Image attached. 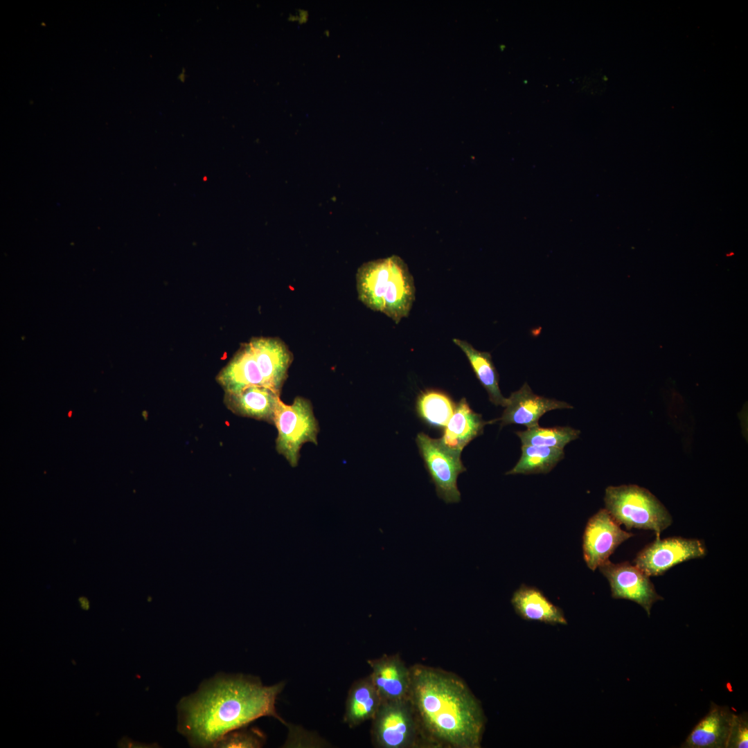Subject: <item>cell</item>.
Here are the masks:
<instances>
[{"instance_id": "7", "label": "cell", "mask_w": 748, "mask_h": 748, "mask_svg": "<svg viewBox=\"0 0 748 748\" xmlns=\"http://www.w3.org/2000/svg\"><path fill=\"white\" fill-rule=\"evenodd\" d=\"M274 425L278 431L276 449L292 467L298 465L302 445L310 442L317 445L319 431L310 401L301 396L292 404L280 401L276 410Z\"/></svg>"}, {"instance_id": "13", "label": "cell", "mask_w": 748, "mask_h": 748, "mask_svg": "<svg viewBox=\"0 0 748 748\" xmlns=\"http://www.w3.org/2000/svg\"><path fill=\"white\" fill-rule=\"evenodd\" d=\"M369 675L382 702L408 700L411 687V670L398 654L370 659Z\"/></svg>"}, {"instance_id": "9", "label": "cell", "mask_w": 748, "mask_h": 748, "mask_svg": "<svg viewBox=\"0 0 748 748\" xmlns=\"http://www.w3.org/2000/svg\"><path fill=\"white\" fill-rule=\"evenodd\" d=\"M706 554L704 542L697 539L673 537L656 540L639 552L634 565L648 576L664 574L681 562L703 558Z\"/></svg>"}, {"instance_id": "4", "label": "cell", "mask_w": 748, "mask_h": 748, "mask_svg": "<svg viewBox=\"0 0 748 748\" xmlns=\"http://www.w3.org/2000/svg\"><path fill=\"white\" fill-rule=\"evenodd\" d=\"M356 280L359 299L370 309L385 314L396 323L409 315L416 290L400 257L393 255L363 264Z\"/></svg>"}, {"instance_id": "1", "label": "cell", "mask_w": 748, "mask_h": 748, "mask_svg": "<svg viewBox=\"0 0 748 748\" xmlns=\"http://www.w3.org/2000/svg\"><path fill=\"white\" fill-rule=\"evenodd\" d=\"M284 686L242 675L218 676L180 702L178 729L193 746L214 747L229 732L261 717L284 722L276 709Z\"/></svg>"}, {"instance_id": "21", "label": "cell", "mask_w": 748, "mask_h": 748, "mask_svg": "<svg viewBox=\"0 0 748 748\" xmlns=\"http://www.w3.org/2000/svg\"><path fill=\"white\" fill-rule=\"evenodd\" d=\"M564 456L563 449L535 445H522V455L506 474H546L549 472Z\"/></svg>"}, {"instance_id": "2", "label": "cell", "mask_w": 748, "mask_h": 748, "mask_svg": "<svg viewBox=\"0 0 748 748\" xmlns=\"http://www.w3.org/2000/svg\"><path fill=\"white\" fill-rule=\"evenodd\" d=\"M409 700L429 747L479 748L481 705L456 675L423 664L410 667Z\"/></svg>"}, {"instance_id": "11", "label": "cell", "mask_w": 748, "mask_h": 748, "mask_svg": "<svg viewBox=\"0 0 748 748\" xmlns=\"http://www.w3.org/2000/svg\"><path fill=\"white\" fill-rule=\"evenodd\" d=\"M634 534L622 530L607 510L600 509L587 522L582 550L587 566L592 571L609 560V557L623 542Z\"/></svg>"}, {"instance_id": "15", "label": "cell", "mask_w": 748, "mask_h": 748, "mask_svg": "<svg viewBox=\"0 0 748 748\" xmlns=\"http://www.w3.org/2000/svg\"><path fill=\"white\" fill-rule=\"evenodd\" d=\"M734 713L711 702L708 714L691 731L681 747L726 748Z\"/></svg>"}, {"instance_id": "14", "label": "cell", "mask_w": 748, "mask_h": 748, "mask_svg": "<svg viewBox=\"0 0 748 748\" xmlns=\"http://www.w3.org/2000/svg\"><path fill=\"white\" fill-rule=\"evenodd\" d=\"M280 392L260 386H248L224 392V402L234 414L274 425Z\"/></svg>"}, {"instance_id": "10", "label": "cell", "mask_w": 748, "mask_h": 748, "mask_svg": "<svg viewBox=\"0 0 748 748\" xmlns=\"http://www.w3.org/2000/svg\"><path fill=\"white\" fill-rule=\"evenodd\" d=\"M598 568L609 583L612 598L638 603L648 616L653 604L664 600L655 591L650 576L635 565L627 562L614 564L607 560Z\"/></svg>"}, {"instance_id": "6", "label": "cell", "mask_w": 748, "mask_h": 748, "mask_svg": "<svg viewBox=\"0 0 748 748\" xmlns=\"http://www.w3.org/2000/svg\"><path fill=\"white\" fill-rule=\"evenodd\" d=\"M371 738L378 748L429 747L409 699L382 702L372 719Z\"/></svg>"}, {"instance_id": "8", "label": "cell", "mask_w": 748, "mask_h": 748, "mask_svg": "<svg viewBox=\"0 0 748 748\" xmlns=\"http://www.w3.org/2000/svg\"><path fill=\"white\" fill-rule=\"evenodd\" d=\"M416 441L438 497L446 504L459 502L457 479L466 471L461 460V453L445 447L440 438H432L422 432L417 435Z\"/></svg>"}, {"instance_id": "12", "label": "cell", "mask_w": 748, "mask_h": 748, "mask_svg": "<svg viewBox=\"0 0 748 748\" xmlns=\"http://www.w3.org/2000/svg\"><path fill=\"white\" fill-rule=\"evenodd\" d=\"M506 408L497 421L501 427L510 424L522 425L527 428L539 425V419L547 411L560 409H572L563 401L547 398L535 394L527 383L513 392L507 398Z\"/></svg>"}, {"instance_id": "20", "label": "cell", "mask_w": 748, "mask_h": 748, "mask_svg": "<svg viewBox=\"0 0 748 748\" xmlns=\"http://www.w3.org/2000/svg\"><path fill=\"white\" fill-rule=\"evenodd\" d=\"M456 404L446 393L438 389L422 391L416 400V411L419 417L433 427L447 425L455 410Z\"/></svg>"}, {"instance_id": "19", "label": "cell", "mask_w": 748, "mask_h": 748, "mask_svg": "<svg viewBox=\"0 0 748 748\" xmlns=\"http://www.w3.org/2000/svg\"><path fill=\"white\" fill-rule=\"evenodd\" d=\"M453 341L467 357L477 378L486 390L490 401L495 405L506 407L508 399L500 391L499 374L490 353L475 349L466 341L454 339Z\"/></svg>"}, {"instance_id": "23", "label": "cell", "mask_w": 748, "mask_h": 748, "mask_svg": "<svg viewBox=\"0 0 748 748\" xmlns=\"http://www.w3.org/2000/svg\"><path fill=\"white\" fill-rule=\"evenodd\" d=\"M265 741L262 733L257 729H241L231 731L224 735L215 747L258 748Z\"/></svg>"}, {"instance_id": "24", "label": "cell", "mask_w": 748, "mask_h": 748, "mask_svg": "<svg viewBox=\"0 0 748 748\" xmlns=\"http://www.w3.org/2000/svg\"><path fill=\"white\" fill-rule=\"evenodd\" d=\"M748 716L747 713L740 715L734 713L727 747L747 748Z\"/></svg>"}, {"instance_id": "18", "label": "cell", "mask_w": 748, "mask_h": 748, "mask_svg": "<svg viewBox=\"0 0 748 748\" xmlns=\"http://www.w3.org/2000/svg\"><path fill=\"white\" fill-rule=\"evenodd\" d=\"M382 702L369 675L356 680L348 693L344 722L353 728L372 720Z\"/></svg>"}, {"instance_id": "25", "label": "cell", "mask_w": 748, "mask_h": 748, "mask_svg": "<svg viewBox=\"0 0 748 748\" xmlns=\"http://www.w3.org/2000/svg\"><path fill=\"white\" fill-rule=\"evenodd\" d=\"M296 15L297 17V22L299 24H305L309 19V12L305 9H299Z\"/></svg>"}, {"instance_id": "5", "label": "cell", "mask_w": 748, "mask_h": 748, "mask_svg": "<svg viewBox=\"0 0 748 748\" xmlns=\"http://www.w3.org/2000/svg\"><path fill=\"white\" fill-rule=\"evenodd\" d=\"M604 500L605 509L612 518L627 530H651L659 537L673 522L659 499L647 489L636 485L609 486Z\"/></svg>"}, {"instance_id": "26", "label": "cell", "mask_w": 748, "mask_h": 748, "mask_svg": "<svg viewBox=\"0 0 748 748\" xmlns=\"http://www.w3.org/2000/svg\"><path fill=\"white\" fill-rule=\"evenodd\" d=\"M81 608L84 610H88L89 609V602L86 597L82 596L78 599Z\"/></svg>"}, {"instance_id": "27", "label": "cell", "mask_w": 748, "mask_h": 748, "mask_svg": "<svg viewBox=\"0 0 748 748\" xmlns=\"http://www.w3.org/2000/svg\"><path fill=\"white\" fill-rule=\"evenodd\" d=\"M287 20L289 21H292V22L297 21V17H296V14H290L288 17H287Z\"/></svg>"}, {"instance_id": "28", "label": "cell", "mask_w": 748, "mask_h": 748, "mask_svg": "<svg viewBox=\"0 0 748 748\" xmlns=\"http://www.w3.org/2000/svg\"><path fill=\"white\" fill-rule=\"evenodd\" d=\"M324 35L325 36L328 37L330 35V31L328 30H326L324 31Z\"/></svg>"}, {"instance_id": "3", "label": "cell", "mask_w": 748, "mask_h": 748, "mask_svg": "<svg viewBox=\"0 0 748 748\" xmlns=\"http://www.w3.org/2000/svg\"><path fill=\"white\" fill-rule=\"evenodd\" d=\"M293 355L278 338L256 337L241 345L216 376L226 391L260 386L281 393Z\"/></svg>"}, {"instance_id": "16", "label": "cell", "mask_w": 748, "mask_h": 748, "mask_svg": "<svg viewBox=\"0 0 748 748\" xmlns=\"http://www.w3.org/2000/svg\"><path fill=\"white\" fill-rule=\"evenodd\" d=\"M497 420L485 421L481 414L474 412L463 398L455 410L440 438L447 448L461 453L463 448L473 439L483 434L484 427Z\"/></svg>"}, {"instance_id": "17", "label": "cell", "mask_w": 748, "mask_h": 748, "mask_svg": "<svg viewBox=\"0 0 748 748\" xmlns=\"http://www.w3.org/2000/svg\"><path fill=\"white\" fill-rule=\"evenodd\" d=\"M511 603L523 619L551 625H567L562 610L553 604L538 589L522 585L514 593Z\"/></svg>"}, {"instance_id": "22", "label": "cell", "mask_w": 748, "mask_h": 748, "mask_svg": "<svg viewBox=\"0 0 748 748\" xmlns=\"http://www.w3.org/2000/svg\"><path fill=\"white\" fill-rule=\"evenodd\" d=\"M580 431L570 427L543 428L539 425L517 431L522 445L544 446L563 449L571 441L578 438Z\"/></svg>"}]
</instances>
